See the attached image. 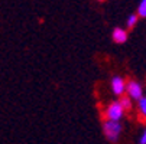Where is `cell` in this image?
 Segmentation results:
<instances>
[{
  "instance_id": "obj_3",
  "label": "cell",
  "mask_w": 146,
  "mask_h": 144,
  "mask_svg": "<svg viewBox=\"0 0 146 144\" xmlns=\"http://www.w3.org/2000/svg\"><path fill=\"white\" fill-rule=\"evenodd\" d=\"M126 91L130 98L133 99H140L142 98V87L137 84L136 81H129L126 85Z\"/></svg>"
},
{
  "instance_id": "obj_9",
  "label": "cell",
  "mask_w": 146,
  "mask_h": 144,
  "mask_svg": "<svg viewBox=\"0 0 146 144\" xmlns=\"http://www.w3.org/2000/svg\"><path fill=\"white\" fill-rule=\"evenodd\" d=\"M136 22H137V14H130L129 19H127V26L129 28H133L136 25Z\"/></svg>"
},
{
  "instance_id": "obj_8",
  "label": "cell",
  "mask_w": 146,
  "mask_h": 144,
  "mask_svg": "<svg viewBox=\"0 0 146 144\" xmlns=\"http://www.w3.org/2000/svg\"><path fill=\"white\" fill-rule=\"evenodd\" d=\"M139 110H140L142 115L146 117V97H142L139 99Z\"/></svg>"
},
{
  "instance_id": "obj_6",
  "label": "cell",
  "mask_w": 146,
  "mask_h": 144,
  "mask_svg": "<svg viewBox=\"0 0 146 144\" xmlns=\"http://www.w3.org/2000/svg\"><path fill=\"white\" fill-rule=\"evenodd\" d=\"M120 104H121V107L124 108V111L132 108V102H130V98H127V97H123V98L120 99Z\"/></svg>"
},
{
  "instance_id": "obj_4",
  "label": "cell",
  "mask_w": 146,
  "mask_h": 144,
  "mask_svg": "<svg viewBox=\"0 0 146 144\" xmlns=\"http://www.w3.org/2000/svg\"><path fill=\"white\" fill-rule=\"evenodd\" d=\"M111 88H113V92L116 95H121L124 91H126V84H124V81L120 76H116L111 81Z\"/></svg>"
},
{
  "instance_id": "obj_7",
  "label": "cell",
  "mask_w": 146,
  "mask_h": 144,
  "mask_svg": "<svg viewBox=\"0 0 146 144\" xmlns=\"http://www.w3.org/2000/svg\"><path fill=\"white\" fill-rule=\"evenodd\" d=\"M137 14L140 17H146V0H142L140 2L139 9H137Z\"/></svg>"
},
{
  "instance_id": "obj_1",
  "label": "cell",
  "mask_w": 146,
  "mask_h": 144,
  "mask_svg": "<svg viewBox=\"0 0 146 144\" xmlns=\"http://www.w3.org/2000/svg\"><path fill=\"white\" fill-rule=\"evenodd\" d=\"M120 131H121V126L116 120H109L104 122V134L110 141H116L119 138Z\"/></svg>"
},
{
  "instance_id": "obj_5",
  "label": "cell",
  "mask_w": 146,
  "mask_h": 144,
  "mask_svg": "<svg viewBox=\"0 0 146 144\" xmlns=\"http://www.w3.org/2000/svg\"><path fill=\"white\" fill-rule=\"evenodd\" d=\"M113 40L116 43H124L127 40V32L123 29H114L113 30Z\"/></svg>"
},
{
  "instance_id": "obj_2",
  "label": "cell",
  "mask_w": 146,
  "mask_h": 144,
  "mask_svg": "<svg viewBox=\"0 0 146 144\" xmlns=\"http://www.w3.org/2000/svg\"><path fill=\"white\" fill-rule=\"evenodd\" d=\"M123 111H124V108L121 107L120 102H113V104L107 108V117H109L110 120L119 121V120L121 118V115H123Z\"/></svg>"
},
{
  "instance_id": "obj_10",
  "label": "cell",
  "mask_w": 146,
  "mask_h": 144,
  "mask_svg": "<svg viewBox=\"0 0 146 144\" xmlns=\"http://www.w3.org/2000/svg\"><path fill=\"white\" fill-rule=\"evenodd\" d=\"M140 143H142V144H146V130L143 131V134H142V137H140Z\"/></svg>"
}]
</instances>
